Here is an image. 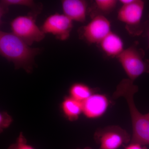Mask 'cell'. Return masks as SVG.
Here are the masks:
<instances>
[{"mask_svg": "<svg viewBox=\"0 0 149 149\" xmlns=\"http://www.w3.org/2000/svg\"><path fill=\"white\" fill-rule=\"evenodd\" d=\"M138 90L133 82L125 79L118 85L113 97L114 98L123 97L128 103L133 128L130 143L145 146L149 145V120L138 110L134 103V95Z\"/></svg>", "mask_w": 149, "mask_h": 149, "instance_id": "6da1fadb", "label": "cell"}, {"mask_svg": "<svg viewBox=\"0 0 149 149\" xmlns=\"http://www.w3.org/2000/svg\"><path fill=\"white\" fill-rule=\"evenodd\" d=\"M40 52V49L30 47L12 32H0L1 55L13 63L15 68L31 71L35 56Z\"/></svg>", "mask_w": 149, "mask_h": 149, "instance_id": "7a4b0ae2", "label": "cell"}, {"mask_svg": "<svg viewBox=\"0 0 149 149\" xmlns=\"http://www.w3.org/2000/svg\"><path fill=\"white\" fill-rule=\"evenodd\" d=\"M128 79L132 82L144 73H149V59L145 58L142 49L132 46L125 49L117 57Z\"/></svg>", "mask_w": 149, "mask_h": 149, "instance_id": "3957f363", "label": "cell"}, {"mask_svg": "<svg viewBox=\"0 0 149 149\" xmlns=\"http://www.w3.org/2000/svg\"><path fill=\"white\" fill-rule=\"evenodd\" d=\"M35 18L32 15H19L11 22L12 33L29 46L40 42L45 34L36 24Z\"/></svg>", "mask_w": 149, "mask_h": 149, "instance_id": "277c9868", "label": "cell"}, {"mask_svg": "<svg viewBox=\"0 0 149 149\" xmlns=\"http://www.w3.org/2000/svg\"><path fill=\"white\" fill-rule=\"evenodd\" d=\"M94 139L99 149H118L131 141L127 131L118 125H109L96 130Z\"/></svg>", "mask_w": 149, "mask_h": 149, "instance_id": "5b68a950", "label": "cell"}, {"mask_svg": "<svg viewBox=\"0 0 149 149\" xmlns=\"http://www.w3.org/2000/svg\"><path fill=\"white\" fill-rule=\"evenodd\" d=\"M144 6L143 1L134 0L131 3L122 5L118 13V20L126 24V29L132 35H139L143 31L141 21Z\"/></svg>", "mask_w": 149, "mask_h": 149, "instance_id": "8992f818", "label": "cell"}, {"mask_svg": "<svg viewBox=\"0 0 149 149\" xmlns=\"http://www.w3.org/2000/svg\"><path fill=\"white\" fill-rule=\"evenodd\" d=\"M73 27V21L63 14L51 15L43 22L41 29L45 34H51L59 40H67Z\"/></svg>", "mask_w": 149, "mask_h": 149, "instance_id": "52a82bcc", "label": "cell"}, {"mask_svg": "<svg viewBox=\"0 0 149 149\" xmlns=\"http://www.w3.org/2000/svg\"><path fill=\"white\" fill-rule=\"evenodd\" d=\"M111 23L103 15L94 16L87 25L82 28V36L91 44H100L111 32Z\"/></svg>", "mask_w": 149, "mask_h": 149, "instance_id": "ba28073f", "label": "cell"}, {"mask_svg": "<svg viewBox=\"0 0 149 149\" xmlns=\"http://www.w3.org/2000/svg\"><path fill=\"white\" fill-rule=\"evenodd\" d=\"M83 104V114L89 119H96L105 113L109 107L110 101L106 95L93 94Z\"/></svg>", "mask_w": 149, "mask_h": 149, "instance_id": "9c48e42d", "label": "cell"}, {"mask_svg": "<svg viewBox=\"0 0 149 149\" xmlns=\"http://www.w3.org/2000/svg\"><path fill=\"white\" fill-rule=\"evenodd\" d=\"M63 14L72 21L84 22L86 20L87 3L83 0L62 1Z\"/></svg>", "mask_w": 149, "mask_h": 149, "instance_id": "30bf717a", "label": "cell"}, {"mask_svg": "<svg viewBox=\"0 0 149 149\" xmlns=\"http://www.w3.org/2000/svg\"><path fill=\"white\" fill-rule=\"evenodd\" d=\"M99 44L104 53L111 57L117 58L124 50L122 39L111 31Z\"/></svg>", "mask_w": 149, "mask_h": 149, "instance_id": "8fae6325", "label": "cell"}, {"mask_svg": "<svg viewBox=\"0 0 149 149\" xmlns=\"http://www.w3.org/2000/svg\"><path fill=\"white\" fill-rule=\"evenodd\" d=\"M63 113L70 121H76L83 113V104L71 97H65L61 104Z\"/></svg>", "mask_w": 149, "mask_h": 149, "instance_id": "7c38bea8", "label": "cell"}, {"mask_svg": "<svg viewBox=\"0 0 149 149\" xmlns=\"http://www.w3.org/2000/svg\"><path fill=\"white\" fill-rule=\"evenodd\" d=\"M94 94L93 89L82 83L72 84L69 89V96L72 98L83 102Z\"/></svg>", "mask_w": 149, "mask_h": 149, "instance_id": "4fadbf2b", "label": "cell"}, {"mask_svg": "<svg viewBox=\"0 0 149 149\" xmlns=\"http://www.w3.org/2000/svg\"><path fill=\"white\" fill-rule=\"evenodd\" d=\"M116 0H96V8L99 11L104 13H108L113 10L117 4Z\"/></svg>", "mask_w": 149, "mask_h": 149, "instance_id": "5bb4252c", "label": "cell"}, {"mask_svg": "<svg viewBox=\"0 0 149 149\" xmlns=\"http://www.w3.org/2000/svg\"><path fill=\"white\" fill-rule=\"evenodd\" d=\"M1 6L5 8L11 6H20L33 7L35 3L31 0H3L1 1Z\"/></svg>", "mask_w": 149, "mask_h": 149, "instance_id": "9a60e30c", "label": "cell"}, {"mask_svg": "<svg viewBox=\"0 0 149 149\" xmlns=\"http://www.w3.org/2000/svg\"><path fill=\"white\" fill-rule=\"evenodd\" d=\"M8 149H36L31 145L27 144V140L23 134L19 135L16 143L12 144Z\"/></svg>", "mask_w": 149, "mask_h": 149, "instance_id": "2e32d148", "label": "cell"}, {"mask_svg": "<svg viewBox=\"0 0 149 149\" xmlns=\"http://www.w3.org/2000/svg\"><path fill=\"white\" fill-rule=\"evenodd\" d=\"M12 122V118L6 112H3L0 114V128L1 130L7 128Z\"/></svg>", "mask_w": 149, "mask_h": 149, "instance_id": "e0dca14e", "label": "cell"}, {"mask_svg": "<svg viewBox=\"0 0 149 149\" xmlns=\"http://www.w3.org/2000/svg\"><path fill=\"white\" fill-rule=\"evenodd\" d=\"M125 149H147L145 146L137 143H130L128 146L125 147Z\"/></svg>", "mask_w": 149, "mask_h": 149, "instance_id": "ac0fdd59", "label": "cell"}, {"mask_svg": "<svg viewBox=\"0 0 149 149\" xmlns=\"http://www.w3.org/2000/svg\"><path fill=\"white\" fill-rule=\"evenodd\" d=\"M148 23V26H147L146 29V35L147 38H148V48H149V20Z\"/></svg>", "mask_w": 149, "mask_h": 149, "instance_id": "d6986e66", "label": "cell"}, {"mask_svg": "<svg viewBox=\"0 0 149 149\" xmlns=\"http://www.w3.org/2000/svg\"><path fill=\"white\" fill-rule=\"evenodd\" d=\"M144 115H145V117L147 119L149 120V113H146V114H144Z\"/></svg>", "mask_w": 149, "mask_h": 149, "instance_id": "ffe728a7", "label": "cell"}, {"mask_svg": "<svg viewBox=\"0 0 149 149\" xmlns=\"http://www.w3.org/2000/svg\"><path fill=\"white\" fill-rule=\"evenodd\" d=\"M77 149H81L77 148ZM83 149H92L91 148H90V147H86V148H83Z\"/></svg>", "mask_w": 149, "mask_h": 149, "instance_id": "44dd1931", "label": "cell"}]
</instances>
